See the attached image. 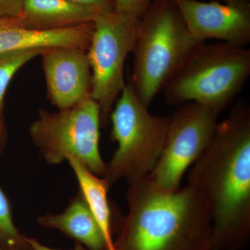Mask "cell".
Here are the masks:
<instances>
[{"label":"cell","mask_w":250,"mask_h":250,"mask_svg":"<svg viewBox=\"0 0 250 250\" xmlns=\"http://www.w3.org/2000/svg\"><path fill=\"white\" fill-rule=\"evenodd\" d=\"M68 163L76 176L80 191L103 233L106 250H116L112 236L111 210L108 199L110 187L103 177L92 173L78 161L70 159Z\"/></svg>","instance_id":"5bb4252c"},{"label":"cell","mask_w":250,"mask_h":250,"mask_svg":"<svg viewBox=\"0 0 250 250\" xmlns=\"http://www.w3.org/2000/svg\"><path fill=\"white\" fill-rule=\"evenodd\" d=\"M38 222L44 228L59 230L89 250H106L103 233L80 191L63 212L42 215Z\"/></svg>","instance_id":"4fadbf2b"},{"label":"cell","mask_w":250,"mask_h":250,"mask_svg":"<svg viewBox=\"0 0 250 250\" xmlns=\"http://www.w3.org/2000/svg\"><path fill=\"white\" fill-rule=\"evenodd\" d=\"M188 184L209 211L211 250H243L250 238V107L238 100L219 122Z\"/></svg>","instance_id":"6da1fadb"},{"label":"cell","mask_w":250,"mask_h":250,"mask_svg":"<svg viewBox=\"0 0 250 250\" xmlns=\"http://www.w3.org/2000/svg\"><path fill=\"white\" fill-rule=\"evenodd\" d=\"M0 247L6 250H29L26 236L18 231L13 220L11 205L0 187Z\"/></svg>","instance_id":"2e32d148"},{"label":"cell","mask_w":250,"mask_h":250,"mask_svg":"<svg viewBox=\"0 0 250 250\" xmlns=\"http://www.w3.org/2000/svg\"><path fill=\"white\" fill-rule=\"evenodd\" d=\"M152 0H115V11L141 19Z\"/></svg>","instance_id":"e0dca14e"},{"label":"cell","mask_w":250,"mask_h":250,"mask_svg":"<svg viewBox=\"0 0 250 250\" xmlns=\"http://www.w3.org/2000/svg\"><path fill=\"white\" fill-rule=\"evenodd\" d=\"M101 113L89 98L57 112L40 110L29 126V136L46 162L57 165L73 159L103 177L106 164L100 152Z\"/></svg>","instance_id":"8992f818"},{"label":"cell","mask_w":250,"mask_h":250,"mask_svg":"<svg viewBox=\"0 0 250 250\" xmlns=\"http://www.w3.org/2000/svg\"><path fill=\"white\" fill-rule=\"evenodd\" d=\"M45 49H21L0 54V137L2 133L1 108L10 82L21 67L33 59L41 55Z\"/></svg>","instance_id":"9a60e30c"},{"label":"cell","mask_w":250,"mask_h":250,"mask_svg":"<svg viewBox=\"0 0 250 250\" xmlns=\"http://www.w3.org/2000/svg\"><path fill=\"white\" fill-rule=\"evenodd\" d=\"M174 1L190 34L198 40L215 39L239 47H246L250 42V4Z\"/></svg>","instance_id":"9c48e42d"},{"label":"cell","mask_w":250,"mask_h":250,"mask_svg":"<svg viewBox=\"0 0 250 250\" xmlns=\"http://www.w3.org/2000/svg\"><path fill=\"white\" fill-rule=\"evenodd\" d=\"M0 250H6L3 249V248H1V247H0Z\"/></svg>","instance_id":"7402d4cb"},{"label":"cell","mask_w":250,"mask_h":250,"mask_svg":"<svg viewBox=\"0 0 250 250\" xmlns=\"http://www.w3.org/2000/svg\"><path fill=\"white\" fill-rule=\"evenodd\" d=\"M26 240L28 245H29V250H55L52 249V248H49L48 247L44 246L42 243L35 239V238H27L26 237ZM70 250H85L83 247L81 243H77L75 248L74 249Z\"/></svg>","instance_id":"ffe728a7"},{"label":"cell","mask_w":250,"mask_h":250,"mask_svg":"<svg viewBox=\"0 0 250 250\" xmlns=\"http://www.w3.org/2000/svg\"><path fill=\"white\" fill-rule=\"evenodd\" d=\"M139 18L116 11L100 15L87 49L92 73L90 98L98 104L102 124L106 125L117 99L124 89L125 63L133 52Z\"/></svg>","instance_id":"52a82bcc"},{"label":"cell","mask_w":250,"mask_h":250,"mask_svg":"<svg viewBox=\"0 0 250 250\" xmlns=\"http://www.w3.org/2000/svg\"><path fill=\"white\" fill-rule=\"evenodd\" d=\"M109 120L118 148L103 177L108 187L123 179L130 184L147 177L164 149L169 117L151 114L129 82L117 99Z\"/></svg>","instance_id":"5b68a950"},{"label":"cell","mask_w":250,"mask_h":250,"mask_svg":"<svg viewBox=\"0 0 250 250\" xmlns=\"http://www.w3.org/2000/svg\"><path fill=\"white\" fill-rule=\"evenodd\" d=\"M24 0H0V18L17 17Z\"/></svg>","instance_id":"d6986e66"},{"label":"cell","mask_w":250,"mask_h":250,"mask_svg":"<svg viewBox=\"0 0 250 250\" xmlns=\"http://www.w3.org/2000/svg\"><path fill=\"white\" fill-rule=\"evenodd\" d=\"M41 56L47 97L54 106L67 109L90 98L92 73L87 50L51 47Z\"/></svg>","instance_id":"30bf717a"},{"label":"cell","mask_w":250,"mask_h":250,"mask_svg":"<svg viewBox=\"0 0 250 250\" xmlns=\"http://www.w3.org/2000/svg\"><path fill=\"white\" fill-rule=\"evenodd\" d=\"M93 22L65 29L38 30L23 27L17 18H0V54L27 49L79 47L87 50Z\"/></svg>","instance_id":"8fae6325"},{"label":"cell","mask_w":250,"mask_h":250,"mask_svg":"<svg viewBox=\"0 0 250 250\" xmlns=\"http://www.w3.org/2000/svg\"><path fill=\"white\" fill-rule=\"evenodd\" d=\"M126 199L115 250H211L209 211L190 184L167 191L147 177L129 184Z\"/></svg>","instance_id":"7a4b0ae2"},{"label":"cell","mask_w":250,"mask_h":250,"mask_svg":"<svg viewBox=\"0 0 250 250\" xmlns=\"http://www.w3.org/2000/svg\"><path fill=\"white\" fill-rule=\"evenodd\" d=\"M204 42L190 34L174 0H152L140 19L129 80L144 106L149 108L189 56Z\"/></svg>","instance_id":"3957f363"},{"label":"cell","mask_w":250,"mask_h":250,"mask_svg":"<svg viewBox=\"0 0 250 250\" xmlns=\"http://www.w3.org/2000/svg\"><path fill=\"white\" fill-rule=\"evenodd\" d=\"M67 1L89 8L100 15L115 11V0H67Z\"/></svg>","instance_id":"ac0fdd59"},{"label":"cell","mask_w":250,"mask_h":250,"mask_svg":"<svg viewBox=\"0 0 250 250\" xmlns=\"http://www.w3.org/2000/svg\"><path fill=\"white\" fill-rule=\"evenodd\" d=\"M100 15L67 0H24L21 14L16 18L23 27L53 30L93 22Z\"/></svg>","instance_id":"7c38bea8"},{"label":"cell","mask_w":250,"mask_h":250,"mask_svg":"<svg viewBox=\"0 0 250 250\" xmlns=\"http://www.w3.org/2000/svg\"><path fill=\"white\" fill-rule=\"evenodd\" d=\"M220 113L201 104L188 103L169 116L164 149L148 176L156 187L167 191L181 187L186 171L211 142Z\"/></svg>","instance_id":"ba28073f"},{"label":"cell","mask_w":250,"mask_h":250,"mask_svg":"<svg viewBox=\"0 0 250 250\" xmlns=\"http://www.w3.org/2000/svg\"><path fill=\"white\" fill-rule=\"evenodd\" d=\"M250 75V50L227 42L199 45L166 83V103L201 104L221 113Z\"/></svg>","instance_id":"277c9868"},{"label":"cell","mask_w":250,"mask_h":250,"mask_svg":"<svg viewBox=\"0 0 250 250\" xmlns=\"http://www.w3.org/2000/svg\"><path fill=\"white\" fill-rule=\"evenodd\" d=\"M225 4L242 5L250 4V0H218Z\"/></svg>","instance_id":"44dd1931"}]
</instances>
